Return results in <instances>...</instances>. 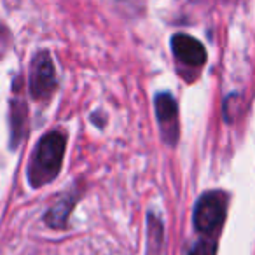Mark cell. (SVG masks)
<instances>
[{"instance_id":"6da1fadb","label":"cell","mask_w":255,"mask_h":255,"mask_svg":"<svg viewBox=\"0 0 255 255\" xmlns=\"http://www.w3.org/2000/svg\"><path fill=\"white\" fill-rule=\"evenodd\" d=\"M65 135L60 131L47 133L37 143L28 166V180L32 187H42L58 177L65 156Z\"/></svg>"},{"instance_id":"7a4b0ae2","label":"cell","mask_w":255,"mask_h":255,"mask_svg":"<svg viewBox=\"0 0 255 255\" xmlns=\"http://www.w3.org/2000/svg\"><path fill=\"white\" fill-rule=\"evenodd\" d=\"M227 198L219 191L206 192L198 199L194 208V226L206 238L219 233L226 220Z\"/></svg>"},{"instance_id":"3957f363","label":"cell","mask_w":255,"mask_h":255,"mask_svg":"<svg viewBox=\"0 0 255 255\" xmlns=\"http://www.w3.org/2000/svg\"><path fill=\"white\" fill-rule=\"evenodd\" d=\"M56 86L54 77V67L51 56L47 53H39L32 61V72H30V93L33 98H47Z\"/></svg>"},{"instance_id":"277c9868","label":"cell","mask_w":255,"mask_h":255,"mask_svg":"<svg viewBox=\"0 0 255 255\" xmlns=\"http://www.w3.org/2000/svg\"><path fill=\"white\" fill-rule=\"evenodd\" d=\"M171 49L175 56L189 67H201L206 61V49L198 39L185 33H177L171 39Z\"/></svg>"},{"instance_id":"5b68a950","label":"cell","mask_w":255,"mask_h":255,"mask_svg":"<svg viewBox=\"0 0 255 255\" xmlns=\"http://www.w3.org/2000/svg\"><path fill=\"white\" fill-rule=\"evenodd\" d=\"M156 112H157V119H159L161 126H173L177 129V114H178V107L177 102L171 95L168 93H159L156 96Z\"/></svg>"},{"instance_id":"8992f818","label":"cell","mask_w":255,"mask_h":255,"mask_svg":"<svg viewBox=\"0 0 255 255\" xmlns=\"http://www.w3.org/2000/svg\"><path fill=\"white\" fill-rule=\"evenodd\" d=\"M72 206H74V201H72V199H63V201H58L56 205H54L53 208L47 212L46 222L49 224L51 227H56V229L65 227L68 213L72 212Z\"/></svg>"}]
</instances>
